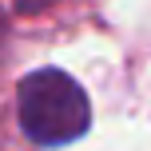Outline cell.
Listing matches in <instances>:
<instances>
[{
  "label": "cell",
  "instance_id": "1",
  "mask_svg": "<svg viewBox=\"0 0 151 151\" xmlns=\"http://www.w3.org/2000/svg\"><path fill=\"white\" fill-rule=\"evenodd\" d=\"M16 119L32 143L64 147L88 135L91 104L83 83L64 68H36L16 83Z\"/></svg>",
  "mask_w": 151,
  "mask_h": 151
},
{
  "label": "cell",
  "instance_id": "2",
  "mask_svg": "<svg viewBox=\"0 0 151 151\" xmlns=\"http://www.w3.org/2000/svg\"><path fill=\"white\" fill-rule=\"evenodd\" d=\"M56 0H12V8L20 16H36V12H44V8H52Z\"/></svg>",
  "mask_w": 151,
  "mask_h": 151
},
{
  "label": "cell",
  "instance_id": "3",
  "mask_svg": "<svg viewBox=\"0 0 151 151\" xmlns=\"http://www.w3.org/2000/svg\"><path fill=\"white\" fill-rule=\"evenodd\" d=\"M4 40H8V16H4V8H0V52H4Z\"/></svg>",
  "mask_w": 151,
  "mask_h": 151
}]
</instances>
